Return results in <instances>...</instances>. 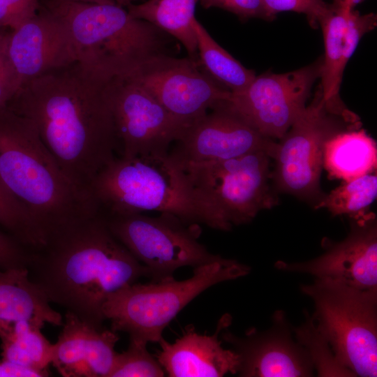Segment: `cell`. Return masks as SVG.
Masks as SVG:
<instances>
[{
    "mask_svg": "<svg viewBox=\"0 0 377 377\" xmlns=\"http://www.w3.org/2000/svg\"><path fill=\"white\" fill-rule=\"evenodd\" d=\"M110 80L75 61L24 82L9 101L10 110L34 124L66 175L88 191L115 157Z\"/></svg>",
    "mask_w": 377,
    "mask_h": 377,
    "instance_id": "6da1fadb",
    "label": "cell"
},
{
    "mask_svg": "<svg viewBox=\"0 0 377 377\" xmlns=\"http://www.w3.org/2000/svg\"><path fill=\"white\" fill-rule=\"evenodd\" d=\"M27 269L50 302L98 328L105 320L102 309L107 298L149 277L100 213L48 235L42 245L28 251Z\"/></svg>",
    "mask_w": 377,
    "mask_h": 377,
    "instance_id": "7a4b0ae2",
    "label": "cell"
},
{
    "mask_svg": "<svg viewBox=\"0 0 377 377\" xmlns=\"http://www.w3.org/2000/svg\"><path fill=\"white\" fill-rule=\"evenodd\" d=\"M0 184L45 238L98 214L90 193L64 172L34 124L0 108Z\"/></svg>",
    "mask_w": 377,
    "mask_h": 377,
    "instance_id": "3957f363",
    "label": "cell"
},
{
    "mask_svg": "<svg viewBox=\"0 0 377 377\" xmlns=\"http://www.w3.org/2000/svg\"><path fill=\"white\" fill-rule=\"evenodd\" d=\"M89 191L104 214L168 212L215 230L232 227L202 199L169 154L114 157L94 177Z\"/></svg>",
    "mask_w": 377,
    "mask_h": 377,
    "instance_id": "277c9868",
    "label": "cell"
},
{
    "mask_svg": "<svg viewBox=\"0 0 377 377\" xmlns=\"http://www.w3.org/2000/svg\"><path fill=\"white\" fill-rule=\"evenodd\" d=\"M47 10L67 28L77 61L112 79L165 53V34L116 3L50 0Z\"/></svg>",
    "mask_w": 377,
    "mask_h": 377,
    "instance_id": "5b68a950",
    "label": "cell"
},
{
    "mask_svg": "<svg viewBox=\"0 0 377 377\" xmlns=\"http://www.w3.org/2000/svg\"><path fill=\"white\" fill-rule=\"evenodd\" d=\"M193 269L192 276L184 280L135 282L112 293L102 309L110 329L128 333L130 339L158 343L165 328L200 294L251 271L248 265L223 257Z\"/></svg>",
    "mask_w": 377,
    "mask_h": 377,
    "instance_id": "8992f818",
    "label": "cell"
},
{
    "mask_svg": "<svg viewBox=\"0 0 377 377\" xmlns=\"http://www.w3.org/2000/svg\"><path fill=\"white\" fill-rule=\"evenodd\" d=\"M301 290L313 300V320L339 362L354 376L376 377L377 290L317 279Z\"/></svg>",
    "mask_w": 377,
    "mask_h": 377,
    "instance_id": "52a82bcc",
    "label": "cell"
},
{
    "mask_svg": "<svg viewBox=\"0 0 377 377\" xmlns=\"http://www.w3.org/2000/svg\"><path fill=\"white\" fill-rule=\"evenodd\" d=\"M271 155L258 150L220 161L181 165L202 199L226 221L251 222L278 204L270 182Z\"/></svg>",
    "mask_w": 377,
    "mask_h": 377,
    "instance_id": "ba28073f",
    "label": "cell"
},
{
    "mask_svg": "<svg viewBox=\"0 0 377 377\" xmlns=\"http://www.w3.org/2000/svg\"><path fill=\"white\" fill-rule=\"evenodd\" d=\"M100 214L113 235L148 269L153 281L172 278L181 267L194 268L221 257L198 241L199 224L171 213L161 212L157 216Z\"/></svg>",
    "mask_w": 377,
    "mask_h": 377,
    "instance_id": "9c48e42d",
    "label": "cell"
},
{
    "mask_svg": "<svg viewBox=\"0 0 377 377\" xmlns=\"http://www.w3.org/2000/svg\"><path fill=\"white\" fill-rule=\"evenodd\" d=\"M360 125V122L350 121L330 112L319 87L311 103L277 142L272 172L277 189L313 201L315 206L324 195L320 179L326 142L334 135Z\"/></svg>",
    "mask_w": 377,
    "mask_h": 377,
    "instance_id": "30bf717a",
    "label": "cell"
},
{
    "mask_svg": "<svg viewBox=\"0 0 377 377\" xmlns=\"http://www.w3.org/2000/svg\"><path fill=\"white\" fill-rule=\"evenodd\" d=\"M107 93L123 157L166 155L187 127L127 74L110 79Z\"/></svg>",
    "mask_w": 377,
    "mask_h": 377,
    "instance_id": "8fae6325",
    "label": "cell"
},
{
    "mask_svg": "<svg viewBox=\"0 0 377 377\" xmlns=\"http://www.w3.org/2000/svg\"><path fill=\"white\" fill-rule=\"evenodd\" d=\"M143 87L175 119L187 127L232 93L202 70L198 61L154 55L126 73Z\"/></svg>",
    "mask_w": 377,
    "mask_h": 377,
    "instance_id": "7c38bea8",
    "label": "cell"
},
{
    "mask_svg": "<svg viewBox=\"0 0 377 377\" xmlns=\"http://www.w3.org/2000/svg\"><path fill=\"white\" fill-rule=\"evenodd\" d=\"M321 64L322 57L287 73L256 75L228 103L263 135L280 140L305 110Z\"/></svg>",
    "mask_w": 377,
    "mask_h": 377,
    "instance_id": "4fadbf2b",
    "label": "cell"
},
{
    "mask_svg": "<svg viewBox=\"0 0 377 377\" xmlns=\"http://www.w3.org/2000/svg\"><path fill=\"white\" fill-rule=\"evenodd\" d=\"M169 151L181 165L229 159L258 150L272 156L277 142L265 137L228 102L208 111L184 131Z\"/></svg>",
    "mask_w": 377,
    "mask_h": 377,
    "instance_id": "5bb4252c",
    "label": "cell"
},
{
    "mask_svg": "<svg viewBox=\"0 0 377 377\" xmlns=\"http://www.w3.org/2000/svg\"><path fill=\"white\" fill-rule=\"evenodd\" d=\"M347 237L325 245L320 256L300 263L277 261L279 270L311 274L363 290H377V224L376 215L350 219Z\"/></svg>",
    "mask_w": 377,
    "mask_h": 377,
    "instance_id": "9a60e30c",
    "label": "cell"
},
{
    "mask_svg": "<svg viewBox=\"0 0 377 377\" xmlns=\"http://www.w3.org/2000/svg\"><path fill=\"white\" fill-rule=\"evenodd\" d=\"M293 332L285 313L278 311L274 313L268 330L260 331L253 327L244 335L237 336L227 328L221 337L239 356V376H311L313 365Z\"/></svg>",
    "mask_w": 377,
    "mask_h": 377,
    "instance_id": "2e32d148",
    "label": "cell"
},
{
    "mask_svg": "<svg viewBox=\"0 0 377 377\" xmlns=\"http://www.w3.org/2000/svg\"><path fill=\"white\" fill-rule=\"evenodd\" d=\"M6 51L21 84L77 61L67 28L48 10L37 13L6 36Z\"/></svg>",
    "mask_w": 377,
    "mask_h": 377,
    "instance_id": "e0dca14e",
    "label": "cell"
},
{
    "mask_svg": "<svg viewBox=\"0 0 377 377\" xmlns=\"http://www.w3.org/2000/svg\"><path fill=\"white\" fill-rule=\"evenodd\" d=\"M232 318L223 315L212 334L198 333L188 327L182 335L170 343L163 337L158 342L160 349L156 357L165 375L170 377H221L237 374L238 355L232 348L222 346L219 334L228 328Z\"/></svg>",
    "mask_w": 377,
    "mask_h": 377,
    "instance_id": "ac0fdd59",
    "label": "cell"
},
{
    "mask_svg": "<svg viewBox=\"0 0 377 377\" xmlns=\"http://www.w3.org/2000/svg\"><path fill=\"white\" fill-rule=\"evenodd\" d=\"M52 346L51 364L64 377H109L119 339L117 332L96 327L66 311Z\"/></svg>",
    "mask_w": 377,
    "mask_h": 377,
    "instance_id": "d6986e66",
    "label": "cell"
},
{
    "mask_svg": "<svg viewBox=\"0 0 377 377\" xmlns=\"http://www.w3.org/2000/svg\"><path fill=\"white\" fill-rule=\"evenodd\" d=\"M352 10L331 3L319 22L324 42L319 87L325 105L330 112L350 121L360 122L358 117L347 109L340 96L343 73L347 65L343 59V36Z\"/></svg>",
    "mask_w": 377,
    "mask_h": 377,
    "instance_id": "ffe728a7",
    "label": "cell"
},
{
    "mask_svg": "<svg viewBox=\"0 0 377 377\" xmlns=\"http://www.w3.org/2000/svg\"><path fill=\"white\" fill-rule=\"evenodd\" d=\"M0 319L28 320L40 327L63 324L61 315L29 279L27 268L0 269Z\"/></svg>",
    "mask_w": 377,
    "mask_h": 377,
    "instance_id": "44dd1931",
    "label": "cell"
},
{
    "mask_svg": "<svg viewBox=\"0 0 377 377\" xmlns=\"http://www.w3.org/2000/svg\"><path fill=\"white\" fill-rule=\"evenodd\" d=\"M376 141L363 128H353L331 137L323 151V167L330 178L349 180L376 172Z\"/></svg>",
    "mask_w": 377,
    "mask_h": 377,
    "instance_id": "7402d4cb",
    "label": "cell"
},
{
    "mask_svg": "<svg viewBox=\"0 0 377 377\" xmlns=\"http://www.w3.org/2000/svg\"><path fill=\"white\" fill-rule=\"evenodd\" d=\"M200 0H147L128 5L133 17L147 21L165 34L178 40L189 57L198 61L195 34L193 21L195 6Z\"/></svg>",
    "mask_w": 377,
    "mask_h": 377,
    "instance_id": "603a6c76",
    "label": "cell"
},
{
    "mask_svg": "<svg viewBox=\"0 0 377 377\" xmlns=\"http://www.w3.org/2000/svg\"><path fill=\"white\" fill-rule=\"evenodd\" d=\"M41 329L28 320L0 319L2 359L49 376L53 344Z\"/></svg>",
    "mask_w": 377,
    "mask_h": 377,
    "instance_id": "cb8c5ba5",
    "label": "cell"
},
{
    "mask_svg": "<svg viewBox=\"0 0 377 377\" xmlns=\"http://www.w3.org/2000/svg\"><path fill=\"white\" fill-rule=\"evenodd\" d=\"M192 24L200 67L215 82L232 94L245 89L256 77L255 71L244 67L220 46L196 18Z\"/></svg>",
    "mask_w": 377,
    "mask_h": 377,
    "instance_id": "d4e9b609",
    "label": "cell"
},
{
    "mask_svg": "<svg viewBox=\"0 0 377 377\" xmlns=\"http://www.w3.org/2000/svg\"><path fill=\"white\" fill-rule=\"evenodd\" d=\"M376 195L377 175L374 172L343 181L324 195L314 208L327 209L332 216L347 215L350 219H357L369 212V207Z\"/></svg>",
    "mask_w": 377,
    "mask_h": 377,
    "instance_id": "484cf974",
    "label": "cell"
},
{
    "mask_svg": "<svg viewBox=\"0 0 377 377\" xmlns=\"http://www.w3.org/2000/svg\"><path fill=\"white\" fill-rule=\"evenodd\" d=\"M305 323L293 329L295 338L306 350L320 376H354L335 357L327 339L318 329L312 316L306 313Z\"/></svg>",
    "mask_w": 377,
    "mask_h": 377,
    "instance_id": "4316f807",
    "label": "cell"
},
{
    "mask_svg": "<svg viewBox=\"0 0 377 377\" xmlns=\"http://www.w3.org/2000/svg\"><path fill=\"white\" fill-rule=\"evenodd\" d=\"M147 343L130 339L128 348L117 353L109 377H163L165 373L147 350Z\"/></svg>",
    "mask_w": 377,
    "mask_h": 377,
    "instance_id": "83f0119b",
    "label": "cell"
},
{
    "mask_svg": "<svg viewBox=\"0 0 377 377\" xmlns=\"http://www.w3.org/2000/svg\"><path fill=\"white\" fill-rule=\"evenodd\" d=\"M0 225L25 247L34 246L40 241L38 231L13 198L0 196Z\"/></svg>",
    "mask_w": 377,
    "mask_h": 377,
    "instance_id": "f1b7e54d",
    "label": "cell"
},
{
    "mask_svg": "<svg viewBox=\"0 0 377 377\" xmlns=\"http://www.w3.org/2000/svg\"><path fill=\"white\" fill-rule=\"evenodd\" d=\"M269 20L277 13L293 11L304 14L310 25L316 28L330 8L325 0H263Z\"/></svg>",
    "mask_w": 377,
    "mask_h": 377,
    "instance_id": "f546056e",
    "label": "cell"
},
{
    "mask_svg": "<svg viewBox=\"0 0 377 377\" xmlns=\"http://www.w3.org/2000/svg\"><path fill=\"white\" fill-rule=\"evenodd\" d=\"M376 25L377 15L375 13L360 14L354 10L349 13L343 43V59L346 64L361 38L367 33L374 30Z\"/></svg>",
    "mask_w": 377,
    "mask_h": 377,
    "instance_id": "4dcf8cb0",
    "label": "cell"
},
{
    "mask_svg": "<svg viewBox=\"0 0 377 377\" xmlns=\"http://www.w3.org/2000/svg\"><path fill=\"white\" fill-rule=\"evenodd\" d=\"M38 0H0V27L17 29L37 13Z\"/></svg>",
    "mask_w": 377,
    "mask_h": 377,
    "instance_id": "1f68e13d",
    "label": "cell"
},
{
    "mask_svg": "<svg viewBox=\"0 0 377 377\" xmlns=\"http://www.w3.org/2000/svg\"><path fill=\"white\" fill-rule=\"evenodd\" d=\"M206 9L219 8L230 12L242 20L260 18L269 20L263 0H200Z\"/></svg>",
    "mask_w": 377,
    "mask_h": 377,
    "instance_id": "d6a6232c",
    "label": "cell"
},
{
    "mask_svg": "<svg viewBox=\"0 0 377 377\" xmlns=\"http://www.w3.org/2000/svg\"><path fill=\"white\" fill-rule=\"evenodd\" d=\"M21 86L6 51V36L0 35V108L6 107Z\"/></svg>",
    "mask_w": 377,
    "mask_h": 377,
    "instance_id": "836d02e7",
    "label": "cell"
},
{
    "mask_svg": "<svg viewBox=\"0 0 377 377\" xmlns=\"http://www.w3.org/2000/svg\"><path fill=\"white\" fill-rule=\"evenodd\" d=\"M28 251L16 239L0 230V269L27 268Z\"/></svg>",
    "mask_w": 377,
    "mask_h": 377,
    "instance_id": "e575fe53",
    "label": "cell"
},
{
    "mask_svg": "<svg viewBox=\"0 0 377 377\" xmlns=\"http://www.w3.org/2000/svg\"><path fill=\"white\" fill-rule=\"evenodd\" d=\"M45 374L8 360H0V377H45Z\"/></svg>",
    "mask_w": 377,
    "mask_h": 377,
    "instance_id": "d590c367",
    "label": "cell"
},
{
    "mask_svg": "<svg viewBox=\"0 0 377 377\" xmlns=\"http://www.w3.org/2000/svg\"><path fill=\"white\" fill-rule=\"evenodd\" d=\"M364 0H334L333 4L343 8L344 9L351 10H353L354 7L362 2Z\"/></svg>",
    "mask_w": 377,
    "mask_h": 377,
    "instance_id": "8d00e7d4",
    "label": "cell"
},
{
    "mask_svg": "<svg viewBox=\"0 0 377 377\" xmlns=\"http://www.w3.org/2000/svg\"><path fill=\"white\" fill-rule=\"evenodd\" d=\"M68 1H74L86 3H96V4H114V0H61Z\"/></svg>",
    "mask_w": 377,
    "mask_h": 377,
    "instance_id": "74e56055",
    "label": "cell"
},
{
    "mask_svg": "<svg viewBox=\"0 0 377 377\" xmlns=\"http://www.w3.org/2000/svg\"><path fill=\"white\" fill-rule=\"evenodd\" d=\"M135 0H114L116 4L120 6H127L128 5L132 3L133 1Z\"/></svg>",
    "mask_w": 377,
    "mask_h": 377,
    "instance_id": "f35d334b",
    "label": "cell"
}]
</instances>
